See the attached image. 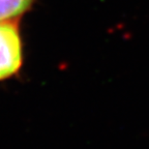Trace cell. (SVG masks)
Wrapping results in <instances>:
<instances>
[{"mask_svg":"<svg viewBox=\"0 0 149 149\" xmlns=\"http://www.w3.org/2000/svg\"><path fill=\"white\" fill-rule=\"evenodd\" d=\"M23 62L20 31L14 21L0 22V81L13 77Z\"/></svg>","mask_w":149,"mask_h":149,"instance_id":"cell-1","label":"cell"},{"mask_svg":"<svg viewBox=\"0 0 149 149\" xmlns=\"http://www.w3.org/2000/svg\"><path fill=\"white\" fill-rule=\"evenodd\" d=\"M33 0H0V22L15 21L30 8Z\"/></svg>","mask_w":149,"mask_h":149,"instance_id":"cell-2","label":"cell"}]
</instances>
